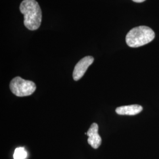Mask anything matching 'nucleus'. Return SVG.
<instances>
[{
  "instance_id": "obj_1",
  "label": "nucleus",
  "mask_w": 159,
  "mask_h": 159,
  "mask_svg": "<svg viewBox=\"0 0 159 159\" xmlns=\"http://www.w3.org/2000/svg\"><path fill=\"white\" fill-rule=\"evenodd\" d=\"M20 10L24 15V24L27 29L34 31L40 27L42 14L35 0H24L20 6Z\"/></svg>"
},
{
  "instance_id": "obj_2",
  "label": "nucleus",
  "mask_w": 159,
  "mask_h": 159,
  "mask_svg": "<svg viewBox=\"0 0 159 159\" xmlns=\"http://www.w3.org/2000/svg\"><path fill=\"white\" fill-rule=\"evenodd\" d=\"M155 34L153 30L147 26H139L131 29L125 37L128 46L132 48L142 47L154 40Z\"/></svg>"
},
{
  "instance_id": "obj_3",
  "label": "nucleus",
  "mask_w": 159,
  "mask_h": 159,
  "mask_svg": "<svg viewBox=\"0 0 159 159\" xmlns=\"http://www.w3.org/2000/svg\"><path fill=\"white\" fill-rule=\"evenodd\" d=\"M12 93L17 97L29 96L36 90V85L33 81L16 77L12 80L10 84Z\"/></svg>"
},
{
  "instance_id": "obj_4",
  "label": "nucleus",
  "mask_w": 159,
  "mask_h": 159,
  "mask_svg": "<svg viewBox=\"0 0 159 159\" xmlns=\"http://www.w3.org/2000/svg\"><path fill=\"white\" fill-rule=\"evenodd\" d=\"M93 61L94 58L92 56H86L81 59L74 67L73 73V79L75 81H78L81 79Z\"/></svg>"
},
{
  "instance_id": "obj_5",
  "label": "nucleus",
  "mask_w": 159,
  "mask_h": 159,
  "mask_svg": "<svg viewBox=\"0 0 159 159\" xmlns=\"http://www.w3.org/2000/svg\"><path fill=\"white\" fill-rule=\"evenodd\" d=\"M85 134L89 136L87 142L93 148L97 149L102 144V139L98 134V125L96 123H93L91 125Z\"/></svg>"
},
{
  "instance_id": "obj_6",
  "label": "nucleus",
  "mask_w": 159,
  "mask_h": 159,
  "mask_svg": "<svg viewBox=\"0 0 159 159\" xmlns=\"http://www.w3.org/2000/svg\"><path fill=\"white\" fill-rule=\"evenodd\" d=\"M143 110L142 106L139 104H132L119 107L116 109V112L119 115L134 116L140 113Z\"/></svg>"
},
{
  "instance_id": "obj_7",
  "label": "nucleus",
  "mask_w": 159,
  "mask_h": 159,
  "mask_svg": "<svg viewBox=\"0 0 159 159\" xmlns=\"http://www.w3.org/2000/svg\"><path fill=\"white\" fill-rule=\"evenodd\" d=\"M27 156V153L25 148L23 147L16 148L13 155L14 159H25Z\"/></svg>"
},
{
  "instance_id": "obj_8",
  "label": "nucleus",
  "mask_w": 159,
  "mask_h": 159,
  "mask_svg": "<svg viewBox=\"0 0 159 159\" xmlns=\"http://www.w3.org/2000/svg\"><path fill=\"white\" fill-rule=\"evenodd\" d=\"M132 1H133L134 2H143L146 0H132Z\"/></svg>"
}]
</instances>
